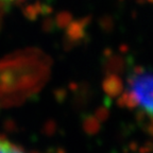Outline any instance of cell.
<instances>
[{"label":"cell","instance_id":"obj_1","mask_svg":"<svg viewBox=\"0 0 153 153\" xmlns=\"http://www.w3.org/2000/svg\"><path fill=\"white\" fill-rule=\"evenodd\" d=\"M128 97L148 119L153 121V72L137 70L128 81Z\"/></svg>","mask_w":153,"mask_h":153},{"label":"cell","instance_id":"obj_2","mask_svg":"<svg viewBox=\"0 0 153 153\" xmlns=\"http://www.w3.org/2000/svg\"><path fill=\"white\" fill-rule=\"evenodd\" d=\"M22 150V148H18L14 143H10L7 139L0 136V152H16Z\"/></svg>","mask_w":153,"mask_h":153},{"label":"cell","instance_id":"obj_3","mask_svg":"<svg viewBox=\"0 0 153 153\" xmlns=\"http://www.w3.org/2000/svg\"><path fill=\"white\" fill-rule=\"evenodd\" d=\"M14 1H17V0H0V3H11Z\"/></svg>","mask_w":153,"mask_h":153}]
</instances>
